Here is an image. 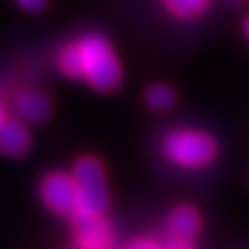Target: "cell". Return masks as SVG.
I'll use <instances>...</instances> for the list:
<instances>
[{
  "instance_id": "1",
  "label": "cell",
  "mask_w": 249,
  "mask_h": 249,
  "mask_svg": "<svg viewBox=\"0 0 249 249\" xmlns=\"http://www.w3.org/2000/svg\"><path fill=\"white\" fill-rule=\"evenodd\" d=\"M78 45L81 52V78H85L94 89L102 92L116 89L122 72L106 39L98 34H89Z\"/></svg>"
},
{
  "instance_id": "2",
  "label": "cell",
  "mask_w": 249,
  "mask_h": 249,
  "mask_svg": "<svg viewBox=\"0 0 249 249\" xmlns=\"http://www.w3.org/2000/svg\"><path fill=\"white\" fill-rule=\"evenodd\" d=\"M72 179L78 188V213L83 216H102L109 205L106 172L98 159L83 157L74 164Z\"/></svg>"
},
{
  "instance_id": "3",
  "label": "cell",
  "mask_w": 249,
  "mask_h": 249,
  "mask_svg": "<svg viewBox=\"0 0 249 249\" xmlns=\"http://www.w3.org/2000/svg\"><path fill=\"white\" fill-rule=\"evenodd\" d=\"M162 151L176 164L199 168L214 159L216 144L209 135L201 131L176 129L162 139Z\"/></svg>"
},
{
  "instance_id": "4",
  "label": "cell",
  "mask_w": 249,
  "mask_h": 249,
  "mask_svg": "<svg viewBox=\"0 0 249 249\" xmlns=\"http://www.w3.org/2000/svg\"><path fill=\"white\" fill-rule=\"evenodd\" d=\"M41 197L45 205L59 216H76L78 213V188L72 176L50 174L41 183Z\"/></svg>"
},
{
  "instance_id": "5",
  "label": "cell",
  "mask_w": 249,
  "mask_h": 249,
  "mask_svg": "<svg viewBox=\"0 0 249 249\" xmlns=\"http://www.w3.org/2000/svg\"><path fill=\"white\" fill-rule=\"evenodd\" d=\"M76 234L80 249H107L109 246V229L102 216H74Z\"/></svg>"
},
{
  "instance_id": "6",
  "label": "cell",
  "mask_w": 249,
  "mask_h": 249,
  "mask_svg": "<svg viewBox=\"0 0 249 249\" xmlns=\"http://www.w3.org/2000/svg\"><path fill=\"white\" fill-rule=\"evenodd\" d=\"M30 133L20 122L6 118L0 124V153L8 157H22L30 150Z\"/></svg>"
},
{
  "instance_id": "7",
  "label": "cell",
  "mask_w": 249,
  "mask_h": 249,
  "mask_svg": "<svg viewBox=\"0 0 249 249\" xmlns=\"http://www.w3.org/2000/svg\"><path fill=\"white\" fill-rule=\"evenodd\" d=\"M15 107H17L18 115L32 124H41L50 116V102L45 94H41L37 90L20 92Z\"/></svg>"
},
{
  "instance_id": "8",
  "label": "cell",
  "mask_w": 249,
  "mask_h": 249,
  "mask_svg": "<svg viewBox=\"0 0 249 249\" xmlns=\"http://www.w3.org/2000/svg\"><path fill=\"white\" fill-rule=\"evenodd\" d=\"M170 234L176 240L192 242L197 236L199 231V216L192 207H178L174 213L170 214Z\"/></svg>"
},
{
  "instance_id": "9",
  "label": "cell",
  "mask_w": 249,
  "mask_h": 249,
  "mask_svg": "<svg viewBox=\"0 0 249 249\" xmlns=\"http://www.w3.org/2000/svg\"><path fill=\"white\" fill-rule=\"evenodd\" d=\"M174 102H176V94L166 85H153L146 92V104L153 111H166L174 106Z\"/></svg>"
},
{
  "instance_id": "10",
  "label": "cell",
  "mask_w": 249,
  "mask_h": 249,
  "mask_svg": "<svg viewBox=\"0 0 249 249\" xmlns=\"http://www.w3.org/2000/svg\"><path fill=\"white\" fill-rule=\"evenodd\" d=\"M59 67L65 74H69L71 78H81V52L80 45H69L59 55Z\"/></svg>"
},
{
  "instance_id": "11",
  "label": "cell",
  "mask_w": 249,
  "mask_h": 249,
  "mask_svg": "<svg viewBox=\"0 0 249 249\" xmlns=\"http://www.w3.org/2000/svg\"><path fill=\"white\" fill-rule=\"evenodd\" d=\"M164 4L174 15L190 18L203 11L205 6L209 4V0H164Z\"/></svg>"
},
{
  "instance_id": "12",
  "label": "cell",
  "mask_w": 249,
  "mask_h": 249,
  "mask_svg": "<svg viewBox=\"0 0 249 249\" xmlns=\"http://www.w3.org/2000/svg\"><path fill=\"white\" fill-rule=\"evenodd\" d=\"M20 8H24L26 11H32V13H37L41 9H45L46 0H15Z\"/></svg>"
},
{
  "instance_id": "13",
  "label": "cell",
  "mask_w": 249,
  "mask_h": 249,
  "mask_svg": "<svg viewBox=\"0 0 249 249\" xmlns=\"http://www.w3.org/2000/svg\"><path fill=\"white\" fill-rule=\"evenodd\" d=\"M164 249H192V248H190V242L176 240V238H174V242H170V244Z\"/></svg>"
},
{
  "instance_id": "14",
  "label": "cell",
  "mask_w": 249,
  "mask_h": 249,
  "mask_svg": "<svg viewBox=\"0 0 249 249\" xmlns=\"http://www.w3.org/2000/svg\"><path fill=\"white\" fill-rule=\"evenodd\" d=\"M127 249H157L153 244H150V242L146 240H141V242H135V244H131Z\"/></svg>"
},
{
  "instance_id": "15",
  "label": "cell",
  "mask_w": 249,
  "mask_h": 249,
  "mask_svg": "<svg viewBox=\"0 0 249 249\" xmlns=\"http://www.w3.org/2000/svg\"><path fill=\"white\" fill-rule=\"evenodd\" d=\"M4 120H6V113H4V107L0 106V124H2Z\"/></svg>"
},
{
  "instance_id": "16",
  "label": "cell",
  "mask_w": 249,
  "mask_h": 249,
  "mask_svg": "<svg viewBox=\"0 0 249 249\" xmlns=\"http://www.w3.org/2000/svg\"><path fill=\"white\" fill-rule=\"evenodd\" d=\"M244 30H246V36L249 37V17L246 18V26H244Z\"/></svg>"
}]
</instances>
